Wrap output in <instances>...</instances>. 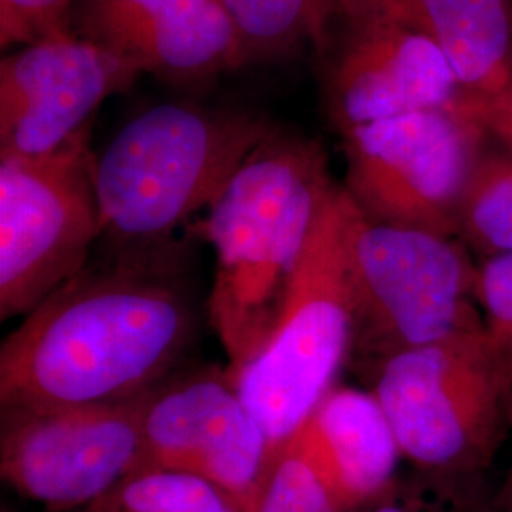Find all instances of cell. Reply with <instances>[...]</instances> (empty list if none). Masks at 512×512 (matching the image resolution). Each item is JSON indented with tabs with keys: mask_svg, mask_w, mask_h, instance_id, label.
<instances>
[{
	"mask_svg": "<svg viewBox=\"0 0 512 512\" xmlns=\"http://www.w3.org/2000/svg\"><path fill=\"white\" fill-rule=\"evenodd\" d=\"M338 188L317 139L275 126L205 211L198 230L215 251L207 310L228 376L274 334L313 230Z\"/></svg>",
	"mask_w": 512,
	"mask_h": 512,
	"instance_id": "7a4b0ae2",
	"label": "cell"
},
{
	"mask_svg": "<svg viewBox=\"0 0 512 512\" xmlns=\"http://www.w3.org/2000/svg\"><path fill=\"white\" fill-rule=\"evenodd\" d=\"M160 272L129 255L84 268L27 313L0 348V406L120 403L169 380L196 321Z\"/></svg>",
	"mask_w": 512,
	"mask_h": 512,
	"instance_id": "6da1fadb",
	"label": "cell"
},
{
	"mask_svg": "<svg viewBox=\"0 0 512 512\" xmlns=\"http://www.w3.org/2000/svg\"><path fill=\"white\" fill-rule=\"evenodd\" d=\"M139 76L73 31L19 46L0 61V158H44L88 143L97 110Z\"/></svg>",
	"mask_w": 512,
	"mask_h": 512,
	"instance_id": "8fae6325",
	"label": "cell"
},
{
	"mask_svg": "<svg viewBox=\"0 0 512 512\" xmlns=\"http://www.w3.org/2000/svg\"><path fill=\"white\" fill-rule=\"evenodd\" d=\"M274 129L251 110L160 103L139 112L93 160L101 236L126 253L164 245Z\"/></svg>",
	"mask_w": 512,
	"mask_h": 512,
	"instance_id": "3957f363",
	"label": "cell"
},
{
	"mask_svg": "<svg viewBox=\"0 0 512 512\" xmlns=\"http://www.w3.org/2000/svg\"><path fill=\"white\" fill-rule=\"evenodd\" d=\"M69 27L139 73L177 86L245 65L222 0H76Z\"/></svg>",
	"mask_w": 512,
	"mask_h": 512,
	"instance_id": "4fadbf2b",
	"label": "cell"
},
{
	"mask_svg": "<svg viewBox=\"0 0 512 512\" xmlns=\"http://www.w3.org/2000/svg\"><path fill=\"white\" fill-rule=\"evenodd\" d=\"M317 57L323 105L338 135L404 112L465 103L437 44L366 0H338L329 40Z\"/></svg>",
	"mask_w": 512,
	"mask_h": 512,
	"instance_id": "30bf717a",
	"label": "cell"
},
{
	"mask_svg": "<svg viewBox=\"0 0 512 512\" xmlns=\"http://www.w3.org/2000/svg\"><path fill=\"white\" fill-rule=\"evenodd\" d=\"M465 110L512 154V95L494 103H478L465 97Z\"/></svg>",
	"mask_w": 512,
	"mask_h": 512,
	"instance_id": "7402d4cb",
	"label": "cell"
},
{
	"mask_svg": "<svg viewBox=\"0 0 512 512\" xmlns=\"http://www.w3.org/2000/svg\"><path fill=\"white\" fill-rule=\"evenodd\" d=\"M88 143L0 158V319L27 315L86 268L101 238Z\"/></svg>",
	"mask_w": 512,
	"mask_h": 512,
	"instance_id": "ba28073f",
	"label": "cell"
},
{
	"mask_svg": "<svg viewBox=\"0 0 512 512\" xmlns=\"http://www.w3.org/2000/svg\"><path fill=\"white\" fill-rule=\"evenodd\" d=\"M476 294L486 313L484 332L512 374V255L492 256L482 266Z\"/></svg>",
	"mask_w": 512,
	"mask_h": 512,
	"instance_id": "ffe728a7",
	"label": "cell"
},
{
	"mask_svg": "<svg viewBox=\"0 0 512 512\" xmlns=\"http://www.w3.org/2000/svg\"><path fill=\"white\" fill-rule=\"evenodd\" d=\"M486 135L465 103L351 129L338 135L348 164L344 188L368 219L452 238Z\"/></svg>",
	"mask_w": 512,
	"mask_h": 512,
	"instance_id": "52a82bcc",
	"label": "cell"
},
{
	"mask_svg": "<svg viewBox=\"0 0 512 512\" xmlns=\"http://www.w3.org/2000/svg\"><path fill=\"white\" fill-rule=\"evenodd\" d=\"M458 234L486 255H512V158L480 154L461 194Z\"/></svg>",
	"mask_w": 512,
	"mask_h": 512,
	"instance_id": "ac0fdd59",
	"label": "cell"
},
{
	"mask_svg": "<svg viewBox=\"0 0 512 512\" xmlns=\"http://www.w3.org/2000/svg\"><path fill=\"white\" fill-rule=\"evenodd\" d=\"M274 459L226 368L171 376L147 397L141 471L202 476L253 512Z\"/></svg>",
	"mask_w": 512,
	"mask_h": 512,
	"instance_id": "7c38bea8",
	"label": "cell"
},
{
	"mask_svg": "<svg viewBox=\"0 0 512 512\" xmlns=\"http://www.w3.org/2000/svg\"><path fill=\"white\" fill-rule=\"evenodd\" d=\"M342 196L344 186L313 230L274 334L247 365L228 376L275 454L325 399L349 357L351 308L342 258Z\"/></svg>",
	"mask_w": 512,
	"mask_h": 512,
	"instance_id": "8992f818",
	"label": "cell"
},
{
	"mask_svg": "<svg viewBox=\"0 0 512 512\" xmlns=\"http://www.w3.org/2000/svg\"><path fill=\"white\" fill-rule=\"evenodd\" d=\"M76 0H0V48H19L71 31Z\"/></svg>",
	"mask_w": 512,
	"mask_h": 512,
	"instance_id": "44dd1931",
	"label": "cell"
},
{
	"mask_svg": "<svg viewBox=\"0 0 512 512\" xmlns=\"http://www.w3.org/2000/svg\"><path fill=\"white\" fill-rule=\"evenodd\" d=\"M150 393L120 403L2 408V478L50 509L90 507L141 471Z\"/></svg>",
	"mask_w": 512,
	"mask_h": 512,
	"instance_id": "9c48e42d",
	"label": "cell"
},
{
	"mask_svg": "<svg viewBox=\"0 0 512 512\" xmlns=\"http://www.w3.org/2000/svg\"><path fill=\"white\" fill-rule=\"evenodd\" d=\"M283 448L310 465L344 512L384 497L403 456L376 395L336 385Z\"/></svg>",
	"mask_w": 512,
	"mask_h": 512,
	"instance_id": "5bb4252c",
	"label": "cell"
},
{
	"mask_svg": "<svg viewBox=\"0 0 512 512\" xmlns=\"http://www.w3.org/2000/svg\"><path fill=\"white\" fill-rule=\"evenodd\" d=\"M253 512H344L304 459L281 448L264 478Z\"/></svg>",
	"mask_w": 512,
	"mask_h": 512,
	"instance_id": "d6986e66",
	"label": "cell"
},
{
	"mask_svg": "<svg viewBox=\"0 0 512 512\" xmlns=\"http://www.w3.org/2000/svg\"><path fill=\"white\" fill-rule=\"evenodd\" d=\"M238 31L245 65L281 61L311 46L319 54L338 0H222Z\"/></svg>",
	"mask_w": 512,
	"mask_h": 512,
	"instance_id": "2e32d148",
	"label": "cell"
},
{
	"mask_svg": "<svg viewBox=\"0 0 512 512\" xmlns=\"http://www.w3.org/2000/svg\"><path fill=\"white\" fill-rule=\"evenodd\" d=\"M374 512H454L439 503H429L418 497H387L374 509Z\"/></svg>",
	"mask_w": 512,
	"mask_h": 512,
	"instance_id": "603a6c76",
	"label": "cell"
},
{
	"mask_svg": "<svg viewBox=\"0 0 512 512\" xmlns=\"http://www.w3.org/2000/svg\"><path fill=\"white\" fill-rule=\"evenodd\" d=\"M511 384L480 327L393 355L376 368L372 393L403 456L427 471L471 473L494 456Z\"/></svg>",
	"mask_w": 512,
	"mask_h": 512,
	"instance_id": "5b68a950",
	"label": "cell"
},
{
	"mask_svg": "<svg viewBox=\"0 0 512 512\" xmlns=\"http://www.w3.org/2000/svg\"><path fill=\"white\" fill-rule=\"evenodd\" d=\"M84 512H251L202 476L147 469L129 475Z\"/></svg>",
	"mask_w": 512,
	"mask_h": 512,
	"instance_id": "e0dca14e",
	"label": "cell"
},
{
	"mask_svg": "<svg viewBox=\"0 0 512 512\" xmlns=\"http://www.w3.org/2000/svg\"><path fill=\"white\" fill-rule=\"evenodd\" d=\"M507 420L512 427V384L509 389V404H507ZM495 509L497 512H512V459L511 467L507 471V476L503 480V486L499 490V495L495 499Z\"/></svg>",
	"mask_w": 512,
	"mask_h": 512,
	"instance_id": "cb8c5ba5",
	"label": "cell"
},
{
	"mask_svg": "<svg viewBox=\"0 0 512 512\" xmlns=\"http://www.w3.org/2000/svg\"><path fill=\"white\" fill-rule=\"evenodd\" d=\"M437 44L467 99L512 95V0H366Z\"/></svg>",
	"mask_w": 512,
	"mask_h": 512,
	"instance_id": "9a60e30c",
	"label": "cell"
},
{
	"mask_svg": "<svg viewBox=\"0 0 512 512\" xmlns=\"http://www.w3.org/2000/svg\"><path fill=\"white\" fill-rule=\"evenodd\" d=\"M349 355L376 368L408 349L484 327L469 304L478 274L446 236L368 219L342 196Z\"/></svg>",
	"mask_w": 512,
	"mask_h": 512,
	"instance_id": "277c9868",
	"label": "cell"
}]
</instances>
